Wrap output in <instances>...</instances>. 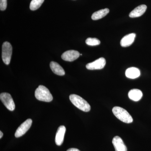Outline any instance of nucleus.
I'll use <instances>...</instances> for the list:
<instances>
[{
    "label": "nucleus",
    "mask_w": 151,
    "mask_h": 151,
    "mask_svg": "<svg viewBox=\"0 0 151 151\" xmlns=\"http://www.w3.org/2000/svg\"><path fill=\"white\" fill-rule=\"evenodd\" d=\"M113 113L115 116L122 122L127 124H130L133 122V118L127 111L120 107L113 108Z\"/></svg>",
    "instance_id": "obj_3"
},
{
    "label": "nucleus",
    "mask_w": 151,
    "mask_h": 151,
    "mask_svg": "<svg viewBox=\"0 0 151 151\" xmlns=\"http://www.w3.org/2000/svg\"><path fill=\"white\" fill-rule=\"evenodd\" d=\"M136 35L131 33L124 36L121 41V45L123 47H127L132 45L134 41Z\"/></svg>",
    "instance_id": "obj_12"
},
{
    "label": "nucleus",
    "mask_w": 151,
    "mask_h": 151,
    "mask_svg": "<svg viewBox=\"0 0 151 151\" xmlns=\"http://www.w3.org/2000/svg\"><path fill=\"white\" fill-rule=\"evenodd\" d=\"M109 9H105L95 12L92 15V19L94 20H97L103 18L109 13Z\"/></svg>",
    "instance_id": "obj_16"
},
{
    "label": "nucleus",
    "mask_w": 151,
    "mask_h": 151,
    "mask_svg": "<svg viewBox=\"0 0 151 151\" xmlns=\"http://www.w3.org/2000/svg\"><path fill=\"white\" fill-rule=\"evenodd\" d=\"M35 97L37 100L45 102H50L53 99L49 89L43 85H40L36 89Z\"/></svg>",
    "instance_id": "obj_2"
},
{
    "label": "nucleus",
    "mask_w": 151,
    "mask_h": 151,
    "mask_svg": "<svg viewBox=\"0 0 151 151\" xmlns=\"http://www.w3.org/2000/svg\"><path fill=\"white\" fill-rule=\"evenodd\" d=\"M126 76L127 78L134 79L140 76V71L138 68L135 67H131L128 68L126 71Z\"/></svg>",
    "instance_id": "obj_13"
},
{
    "label": "nucleus",
    "mask_w": 151,
    "mask_h": 151,
    "mask_svg": "<svg viewBox=\"0 0 151 151\" xmlns=\"http://www.w3.org/2000/svg\"><path fill=\"white\" fill-rule=\"evenodd\" d=\"M147 9V6L145 5H141L134 9L130 13L129 16L131 18H136L141 17L145 12Z\"/></svg>",
    "instance_id": "obj_11"
},
{
    "label": "nucleus",
    "mask_w": 151,
    "mask_h": 151,
    "mask_svg": "<svg viewBox=\"0 0 151 151\" xmlns=\"http://www.w3.org/2000/svg\"><path fill=\"white\" fill-rule=\"evenodd\" d=\"M67 151H80L78 149L76 148H70Z\"/></svg>",
    "instance_id": "obj_20"
},
{
    "label": "nucleus",
    "mask_w": 151,
    "mask_h": 151,
    "mask_svg": "<svg viewBox=\"0 0 151 151\" xmlns=\"http://www.w3.org/2000/svg\"><path fill=\"white\" fill-rule=\"evenodd\" d=\"M69 99L72 104L81 111L86 112L90 111L91 107L89 103L78 95L75 94H70Z\"/></svg>",
    "instance_id": "obj_1"
},
{
    "label": "nucleus",
    "mask_w": 151,
    "mask_h": 151,
    "mask_svg": "<svg viewBox=\"0 0 151 151\" xmlns=\"http://www.w3.org/2000/svg\"><path fill=\"white\" fill-rule=\"evenodd\" d=\"M44 1V0H32L30 4V9L32 11L37 9L40 7Z\"/></svg>",
    "instance_id": "obj_17"
},
{
    "label": "nucleus",
    "mask_w": 151,
    "mask_h": 151,
    "mask_svg": "<svg viewBox=\"0 0 151 151\" xmlns=\"http://www.w3.org/2000/svg\"><path fill=\"white\" fill-rule=\"evenodd\" d=\"M106 64V60L103 58H100L95 61L88 63L86 68L89 70H99L102 69L105 67Z\"/></svg>",
    "instance_id": "obj_7"
},
{
    "label": "nucleus",
    "mask_w": 151,
    "mask_h": 151,
    "mask_svg": "<svg viewBox=\"0 0 151 151\" xmlns=\"http://www.w3.org/2000/svg\"><path fill=\"white\" fill-rule=\"evenodd\" d=\"M80 55L79 52L76 50H68L63 53L61 55V58L65 61L71 62L77 59L79 57Z\"/></svg>",
    "instance_id": "obj_8"
},
{
    "label": "nucleus",
    "mask_w": 151,
    "mask_h": 151,
    "mask_svg": "<svg viewBox=\"0 0 151 151\" xmlns=\"http://www.w3.org/2000/svg\"><path fill=\"white\" fill-rule=\"evenodd\" d=\"M0 99L6 108L10 111H13L15 105L11 94L8 93H2L0 94Z\"/></svg>",
    "instance_id": "obj_5"
},
{
    "label": "nucleus",
    "mask_w": 151,
    "mask_h": 151,
    "mask_svg": "<svg viewBox=\"0 0 151 151\" xmlns=\"http://www.w3.org/2000/svg\"><path fill=\"white\" fill-rule=\"evenodd\" d=\"M65 131L66 128L64 126H61L58 127L55 138V144L57 145L60 146L63 143Z\"/></svg>",
    "instance_id": "obj_10"
},
{
    "label": "nucleus",
    "mask_w": 151,
    "mask_h": 151,
    "mask_svg": "<svg viewBox=\"0 0 151 151\" xmlns=\"http://www.w3.org/2000/svg\"><path fill=\"white\" fill-rule=\"evenodd\" d=\"M128 96L131 100L134 101H138L142 97L143 94L140 90L133 89L129 92Z\"/></svg>",
    "instance_id": "obj_15"
},
{
    "label": "nucleus",
    "mask_w": 151,
    "mask_h": 151,
    "mask_svg": "<svg viewBox=\"0 0 151 151\" xmlns=\"http://www.w3.org/2000/svg\"><path fill=\"white\" fill-rule=\"evenodd\" d=\"M113 145L116 151H127V149L126 145L124 144L122 138L118 136L113 138L112 141Z\"/></svg>",
    "instance_id": "obj_9"
},
{
    "label": "nucleus",
    "mask_w": 151,
    "mask_h": 151,
    "mask_svg": "<svg viewBox=\"0 0 151 151\" xmlns=\"http://www.w3.org/2000/svg\"><path fill=\"white\" fill-rule=\"evenodd\" d=\"M86 43L90 46H96L100 44V41L96 38L89 37L86 40Z\"/></svg>",
    "instance_id": "obj_18"
},
{
    "label": "nucleus",
    "mask_w": 151,
    "mask_h": 151,
    "mask_svg": "<svg viewBox=\"0 0 151 151\" xmlns=\"http://www.w3.org/2000/svg\"><path fill=\"white\" fill-rule=\"evenodd\" d=\"M12 52V47L9 42H5L3 43L2 50V58L3 62L6 65H9L10 63Z\"/></svg>",
    "instance_id": "obj_4"
},
{
    "label": "nucleus",
    "mask_w": 151,
    "mask_h": 151,
    "mask_svg": "<svg viewBox=\"0 0 151 151\" xmlns=\"http://www.w3.org/2000/svg\"><path fill=\"white\" fill-rule=\"evenodd\" d=\"M7 5V0H0V9L1 11L5 10L6 9Z\"/></svg>",
    "instance_id": "obj_19"
},
{
    "label": "nucleus",
    "mask_w": 151,
    "mask_h": 151,
    "mask_svg": "<svg viewBox=\"0 0 151 151\" xmlns=\"http://www.w3.org/2000/svg\"><path fill=\"white\" fill-rule=\"evenodd\" d=\"M50 67L53 73L59 76L65 75V72L64 69L57 63L52 61L50 63Z\"/></svg>",
    "instance_id": "obj_14"
},
{
    "label": "nucleus",
    "mask_w": 151,
    "mask_h": 151,
    "mask_svg": "<svg viewBox=\"0 0 151 151\" xmlns=\"http://www.w3.org/2000/svg\"><path fill=\"white\" fill-rule=\"evenodd\" d=\"M0 139H1L3 136V133L1 131L0 132Z\"/></svg>",
    "instance_id": "obj_21"
},
{
    "label": "nucleus",
    "mask_w": 151,
    "mask_h": 151,
    "mask_svg": "<svg viewBox=\"0 0 151 151\" xmlns=\"http://www.w3.org/2000/svg\"><path fill=\"white\" fill-rule=\"evenodd\" d=\"M32 123V121L31 119H28L25 121L17 130L15 133V137L19 138L24 135L31 127Z\"/></svg>",
    "instance_id": "obj_6"
}]
</instances>
